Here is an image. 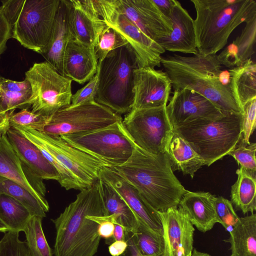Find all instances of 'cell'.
I'll list each match as a JSON object with an SVG mask.
<instances>
[{"label":"cell","mask_w":256,"mask_h":256,"mask_svg":"<svg viewBox=\"0 0 256 256\" xmlns=\"http://www.w3.org/2000/svg\"><path fill=\"white\" fill-rule=\"evenodd\" d=\"M134 144L126 162L108 167L134 187L156 211L178 207L186 190L174 174L166 152L152 154Z\"/></svg>","instance_id":"obj_1"},{"label":"cell","mask_w":256,"mask_h":256,"mask_svg":"<svg viewBox=\"0 0 256 256\" xmlns=\"http://www.w3.org/2000/svg\"><path fill=\"white\" fill-rule=\"evenodd\" d=\"M106 216L98 180L84 188L64 212L52 220L56 230L55 256H94L101 237L98 224L88 216Z\"/></svg>","instance_id":"obj_2"},{"label":"cell","mask_w":256,"mask_h":256,"mask_svg":"<svg viewBox=\"0 0 256 256\" xmlns=\"http://www.w3.org/2000/svg\"><path fill=\"white\" fill-rule=\"evenodd\" d=\"M161 64L174 90L194 91L224 112L242 114L231 94L228 70H222L218 55L174 54L162 58Z\"/></svg>","instance_id":"obj_3"},{"label":"cell","mask_w":256,"mask_h":256,"mask_svg":"<svg viewBox=\"0 0 256 256\" xmlns=\"http://www.w3.org/2000/svg\"><path fill=\"white\" fill-rule=\"evenodd\" d=\"M198 52L214 55L227 44L232 32L256 16L254 0H191Z\"/></svg>","instance_id":"obj_4"},{"label":"cell","mask_w":256,"mask_h":256,"mask_svg":"<svg viewBox=\"0 0 256 256\" xmlns=\"http://www.w3.org/2000/svg\"><path fill=\"white\" fill-rule=\"evenodd\" d=\"M140 68L128 43L109 52L98 62V88L94 100L120 116L128 114L134 101V70Z\"/></svg>","instance_id":"obj_5"},{"label":"cell","mask_w":256,"mask_h":256,"mask_svg":"<svg viewBox=\"0 0 256 256\" xmlns=\"http://www.w3.org/2000/svg\"><path fill=\"white\" fill-rule=\"evenodd\" d=\"M242 114L226 112L216 120L198 119L174 130L202 158L212 164L228 155L241 139Z\"/></svg>","instance_id":"obj_6"},{"label":"cell","mask_w":256,"mask_h":256,"mask_svg":"<svg viewBox=\"0 0 256 256\" xmlns=\"http://www.w3.org/2000/svg\"><path fill=\"white\" fill-rule=\"evenodd\" d=\"M42 152L58 161L74 176L82 189L92 186L99 178L104 162L68 144L60 136H53L29 126L10 124Z\"/></svg>","instance_id":"obj_7"},{"label":"cell","mask_w":256,"mask_h":256,"mask_svg":"<svg viewBox=\"0 0 256 256\" xmlns=\"http://www.w3.org/2000/svg\"><path fill=\"white\" fill-rule=\"evenodd\" d=\"M122 121L108 126L60 137L72 146L83 152L107 165H120L132 154L134 141Z\"/></svg>","instance_id":"obj_8"},{"label":"cell","mask_w":256,"mask_h":256,"mask_svg":"<svg viewBox=\"0 0 256 256\" xmlns=\"http://www.w3.org/2000/svg\"><path fill=\"white\" fill-rule=\"evenodd\" d=\"M122 120L120 116L94 101L62 108L29 126L51 136H60L104 128Z\"/></svg>","instance_id":"obj_9"},{"label":"cell","mask_w":256,"mask_h":256,"mask_svg":"<svg viewBox=\"0 0 256 256\" xmlns=\"http://www.w3.org/2000/svg\"><path fill=\"white\" fill-rule=\"evenodd\" d=\"M60 0H25L12 28V38L42 55L46 52Z\"/></svg>","instance_id":"obj_10"},{"label":"cell","mask_w":256,"mask_h":256,"mask_svg":"<svg viewBox=\"0 0 256 256\" xmlns=\"http://www.w3.org/2000/svg\"><path fill=\"white\" fill-rule=\"evenodd\" d=\"M24 79L32 89V112L48 117L70 106L72 80L59 74L46 61L34 63L26 72Z\"/></svg>","instance_id":"obj_11"},{"label":"cell","mask_w":256,"mask_h":256,"mask_svg":"<svg viewBox=\"0 0 256 256\" xmlns=\"http://www.w3.org/2000/svg\"><path fill=\"white\" fill-rule=\"evenodd\" d=\"M166 106L131 110L122 121L134 142L152 154L166 152L174 134Z\"/></svg>","instance_id":"obj_12"},{"label":"cell","mask_w":256,"mask_h":256,"mask_svg":"<svg viewBox=\"0 0 256 256\" xmlns=\"http://www.w3.org/2000/svg\"><path fill=\"white\" fill-rule=\"evenodd\" d=\"M96 11L105 24L122 35L136 52L140 68H154L161 65V54L165 52L156 42L145 35L112 0H92Z\"/></svg>","instance_id":"obj_13"},{"label":"cell","mask_w":256,"mask_h":256,"mask_svg":"<svg viewBox=\"0 0 256 256\" xmlns=\"http://www.w3.org/2000/svg\"><path fill=\"white\" fill-rule=\"evenodd\" d=\"M116 8L145 35L156 42L170 34L172 24L152 0H112Z\"/></svg>","instance_id":"obj_14"},{"label":"cell","mask_w":256,"mask_h":256,"mask_svg":"<svg viewBox=\"0 0 256 256\" xmlns=\"http://www.w3.org/2000/svg\"><path fill=\"white\" fill-rule=\"evenodd\" d=\"M166 110L174 130L198 119H218L226 113L205 97L187 89L174 90Z\"/></svg>","instance_id":"obj_15"},{"label":"cell","mask_w":256,"mask_h":256,"mask_svg":"<svg viewBox=\"0 0 256 256\" xmlns=\"http://www.w3.org/2000/svg\"><path fill=\"white\" fill-rule=\"evenodd\" d=\"M166 74L150 67L134 70V101L132 110L166 106L172 92Z\"/></svg>","instance_id":"obj_16"},{"label":"cell","mask_w":256,"mask_h":256,"mask_svg":"<svg viewBox=\"0 0 256 256\" xmlns=\"http://www.w3.org/2000/svg\"><path fill=\"white\" fill-rule=\"evenodd\" d=\"M0 176L23 186L40 201L46 212H48L50 206L46 198L44 180L34 174L20 159L6 133L0 136Z\"/></svg>","instance_id":"obj_17"},{"label":"cell","mask_w":256,"mask_h":256,"mask_svg":"<svg viewBox=\"0 0 256 256\" xmlns=\"http://www.w3.org/2000/svg\"><path fill=\"white\" fill-rule=\"evenodd\" d=\"M164 242V256H190L194 228L182 210L172 208L158 212Z\"/></svg>","instance_id":"obj_18"},{"label":"cell","mask_w":256,"mask_h":256,"mask_svg":"<svg viewBox=\"0 0 256 256\" xmlns=\"http://www.w3.org/2000/svg\"><path fill=\"white\" fill-rule=\"evenodd\" d=\"M99 178L110 185L120 196L134 212L138 222L162 234L158 212L146 202L134 187L108 166H104L100 170Z\"/></svg>","instance_id":"obj_19"},{"label":"cell","mask_w":256,"mask_h":256,"mask_svg":"<svg viewBox=\"0 0 256 256\" xmlns=\"http://www.w3.org/2000/svg\"><path fill=\"white\" fill-rule=\"evenodd\" d=\"M69 22L72 39L94 48L107 25L94 8L92 0H69Z\"/></svg>","instance_id":"obj_20"},{"label":"cell","mask_w":256,"mask_h":256,"mask_svg":"<svg viewBox=\"0 0 256 256\" xmlns=\"http://www.w3.org/2000/svg\"><path fill=\"white\" fill-rule=\"evenodd\" d=\"M168 18L172 22V31L156 43L165 50L193 54L198 52L194 19L178 1L175 0Z\"/></svg>","instance_id":"obj_21"},{"label":"cell","mask_w":256,"mask_h":256,"mask_svg":"<svg viewBox=\"0 0 256 256\" xmlns=\"http://www.w3.org/2000/svg\"><path fill=\"white\" fill-rule=\"evenodd\" d=\"M94 48L72 39L66 46L63 60L64 76L79 84L91 80L98 70Z\"/></svg>","instance_id":"obj_22"},{"label":"cell","mask_w":256,"mask_h":256,"mask_svg":"<svg viewBox=\"0 0 256 256\" xmlns=\"http://www.w3.org/2000/svg\"><path fill=\"white\" fill-rule=\"evenodd\" d=\"M6 134L20 159L34 174L42 180L58 181L56 169L36 146L10 126Z\"/></svg>","instance_id":"obj_23"},{"label":"cell","mask_w":256,"mask_h":256,"mask_svg":"<svg viewBox=\"0 0 256 256\" xmlns=\"http://www.w3.org/2000/svg\"><path fill=\"white\" fill-rule=\"evenodd\" d=\"M214 197L208 192L186 190L178 206L182 210L193 226L206 232L218 223L214 208Z\"/></svg>","instance_id":"obj_24"},{"label":"cell","mask_w":256,"mask_h":256,"mask_svg":"<svg viewBox=\"0 0 256 256\" xmlns=\"http://www.w3.org/2000/svg\"><path fill=\"white\" fill-rule=\"evenodd\" d=\"M69 6V0H60L48 47L42 55L46 61L63 76L64 56L68 43L72 39Z\"/></svg>","instance_id":"obj_25"},{"label":"cell","mask_w":256,"mask_h":256,"mask_svg":"<svg viewBox=\"0 0 256 256\" xmlns=\"http://www.w3.org/2000/svg\"><path fill=\"white\" fill-rule=\"evenodd\" d=\"M245 24L241 34L218 55L220 64L229 69L242 65L256 52V16Z\"/></svg>","instance_id":"obj_26"},{"label":"cell","mask_w":256,"mask_h":256,"mask_svg":"<svg viewBox=\"0 0 256 256\" xmlns=\"http://www.w3.org/2000/svg\"><path fill=\"white\" fill-rule=\"evenodd\" d=\"M229 87L232 96L242 113L243 108L256 98V64L252 58L242 65L230 68Z\"/></svg>","instance_id":"obj_27"},{"label":"cell","mask_w":256,"mask_h":256,"mask_svg":"<svg viewBox=\"0 0 256 256\" xmlns=\"http://www.w3.org/2000/svg\"><path fill=\"white\" fill-rule=\"evenodd\" d=\"M166 152L173 172H182L192 178L198 170L205 165L202 158L174 130Z\"/></svg>","instance_id":"obj_28"},{"label":"cell","mask_w":256,"mask_h":256,"mask_svg":"<svg viewBox=\"0 0 256 256\" xmlns=\"http://www.w3.org/2000/svg\"><path fill=\"white\" fill-rule=\"evenodd\" d=\"M224 241L230 244L231 256H256V214L240 217Z\"/></svg>","instance_id":"obj_29"},{"label":"cell","mask_w":256,"mask_h":256,"mask_svg":"<svg viewBox=\"0 0 256 256\" xmlns=\"http://www.w3.org/2000/svg\"><path fill=\"white\" fill-rule=\"evenodd\" d=\"M102 197L106 216L114 215L118 224L125 232L135 233L138 227V220L120 196L108 184L100 178Z\"/></svg>","instance_id":"obj_30"},{"label":"cell","mask_w":256,"mask_h":256,"mask_svg":"<svg viewBox=\"0 0 256 256\" xmlns=\"http://www.w3.org/2000/svg\"><path fill=\"white\" fill-rule=\"evenodd\" d=\"M0 101L2 112L11 113L16 109H28L32 103V92L26 79L15 81L0 78Z\"/></svg>","instance_id":"obj_31"},{"label":"cell","mask_w":256,"mask_h":256,"mask_svg":"<svg viewBox=\"0 0 256 256\" xmlns=\"http://www.w3.org/2000/svg\"><path fill=\"white\" fill-rule=\"evenodd\" d=\"M237 180L232 186L231 202L236 210L244 214L256 210V176L240 167L237 170Z\"/></svg>","instance_id":"obj_32"},{"label":"cell","mask_w":256,"mask_h":256,"mask_svg":"<svg viewBox=\"0 0 256 256\" xmlns=\"http://www.w3.org/2000/svg\"><path fill=\"white\" fill-rule=\"evenodd\" d=\"M31 216L26 207L16 199L0 194V220L8 230L23 232Z\"/></svg>","instance_id":"obj_33"},{"label":"cell","mask_w":256,"mask_h":256,"mask_svg":"<svg viewBox=\"0 0 256 256\" xmlns=\"http://www.w3.org/2000/svg\"><path fill=\"white\" fill-rule=\"evenodd\" d=\"M0 194L14 198L28 210L32 216L42 218L46 212L40 201L30 192L18 184L0 176Z\"/></svg>","instance_id":"obj_34"},{"label":"cell","mask_w":256,"mask_h":256,"mask_svg":"<svg viewBox=\"0 0 256 256\" xmlns=\"http://www.w3.org/2000/svg\"><path fill=\"white\" fill-rule=\"evenodd\" d=\"M139 222L136 232L132 234L136 246L142 256H162L164 251L163 234Z\"/></svg>","instance_id":"obj_35"},{"label":"cell","mask_w":256,"mask_h":256,"mask_svg":"<svg viewBox=\"0 0 256 256\" xmlns=\"http://www.w3.org/2000/svg\"><path fill=\"white\" fill-rule=\"evenodd\" d=\"M42 219L32 216L23 230L30 256H52L42 230Z\"/></svg>","instance_id":"obj_36"},{"label":"cell","mask_w":256,"mask_h":256,"mask_svg":"<svg viewBox=\"0 0 256 256\" xmlns=\"http://www.w3.org/2000/svg\"><path fill=\"white\" fill-rule=\"evenodd\" d=\"M127 44L128 42L122 35L107 26L99 36L94 48L98 62H101L109 52Z\"/></svg>","instance_id":"obj_37"},{"label":"cell","mask_w":256,"mask_h":256,"mask_svg":"<svg viewBox=\"0 0 256 256\" xmlns=\"http://www.w3.org/2000/svg\"><path fill=\"white\" fill-rule=\"evenodd\" d=\"M256 144H247L242 140V138L235 148L228 154L233 157L240 167L255 174H256Z\"/></svg>","instance_id":"obj_38"},{"label":"cell","mask_w":256,"mask_h":256,"mask_svg":"<svg viewBox=\"0 0 256 256\" xmlns=\"http://www.w3.org/2000/svg\"><path fill=\"white\" fill-rule=\"evenodd\" d=\"M0 240V256H30L26 241L19 239V232L8 230Z\"/></svg>","instance_id":"obj_39"},{"label":"cell","mask_w":256,"mask_h":256,"mask_svg":"<svg viewBox=\"0 0 256 256\" xmlns=\"http://www.w3.org/2000/svg\"><path fill=\"white\" fill-rule=\"evenodd\" d=\"M214 204L218 223L230 232L240 218L233 205L230 200L222 196L214 197Z\"/></svg>","instance_id":"obj_40"},{"label":"cell","mask_w":256,"mask_h":256,"mask_svg":"<svg viewBox=\"0 0 256 256\" xmlns=\"http://www.w3.org/2000/svg\"><path fill=\"white\" fill-rule=\"evenodd\" d=\"M256 126V98L248 102L243 108L242 116V140L250 144V139Z\"/></svg>","instance_id":"obj_41"},{"label":"cell","mask_w":256,"mask_h":256,"mask_svg":"<svg viewBox=\"0 0 256 256\" xmlns=\"http://www.w3.org/2000/svg\"><path fill=\"white\" fill-rule=\"evenodd\" d=\"M98 74L97 72L85 86L78 90L71 98L70 106H76L85 102H94L98 88Z\"/></svg>","instance_id":"obj_42"},{"label":"cell","mask_w":256,"mask_h":256,"mask_svg":"<svg viewBox=\"0 0 256 256\" xmlns=\"http://www.w3.org/2000/svg\"><path fill=\"white\" fill-rule=\"evenodd\" d=\"M46 118L26 108L17 112L9 113L10 124L20 126H31L44 120Z\"/></svg>","instance_id":"obj_43"},{"label":"cell","mask_w":256,"mask_h":256,"mask_svg":"<svg viewBox=\"0 0 256 256\" xmlns=\"http://www.w3.org/2000/svg\"><path fill=\"white\" fill-rule=\"evenodd\" d=\"M88 217L98 224V232L100 236L106 240L112 236L114 224H118L117 218L114 215L92 216Z\"/></svg>","instance_id":"obj_44"},{"label":"cell","mask_w":256,"mask_h":256,"mask_svg":"<svg viewBox=\"0 0 256 256\" xmlns=\"http://www.w3.org/2000/svg\"><path fill=\"white\" fill-rule=\"evenodd\" d=\"M25 0H1L4 14L12 28L16 22L22 10Z\"/></svg>","instance_id":"obj_45"},{"label":"cell","mask_w":256,"mask_h":256,"mask_svg":"<svg viewBox=\"0 0 256 256\" xmlns=\"http://www.w3.org/2000/svg\"><path fill=\"white\" fill-rule=\"evenodd\" d=\"M12 38V26L6 16L2 7L0 6V56L6 48V43Z\"/></svg>","instance_id":"obj_46"},{"label":"cell","mask_w":256,"mask_h":256,"mask_svg":"<svg viewBox=\"0 0 256 256\" xmlns=\"http://www.w3.org/2000/svg\"><path fill=\"white\" fill-rule=\"evenodd\" d=\"M125 236L128 246L124 253L120 256H142L136 246L132 233L125 232Z\"/></svg>","instance_id":"obj_47"},{"label":"cell","mask_w":256,"mask_h":256,"mask_svg":"<svg viewBox=\"0 0 256 256\" xmlns=\"http://www.w3.org/2000/svg\"><path fill=\"white\" fill-rule=\"evenodd\" d=\"M128 244L126 240H116L110 244L108 252L112 256H120L126 251Z\"/></svg>","instance_id":"obj_48"},{"label":"cell","mask_w":256,"mask_h":256,"mask_svg":"<svg viewBox=\"0 0 256 256\" xmlns=\"http://www.w3.org/2000/svg\"><path fill=\"white\" fill-rule=\"evenodd\" d=\"M160 12L168 18L174 4L175 0H152Z\"/></svg>","instance_id":"obj_49"},{"label":"cell","mask_w":256,"mask_h":256,"mask_svg":"<svg viewBox=\"0 0 256 256\" xmlns=\"http://www.w3.org/2000/svg\"><path fill=\"white\" fill-rule=\"evenodd\" d=\"M114 228L112 236L106 239V242L111 244L116 240H126L125 230L124 227L120 224H114Z\"/></svg>","instance_id":"obj_50"},{"label":"cell","mask_w":256,"mask_h":256,"mask_svg":"<svg viewBox=\"0 0 256 256\" xmlns=\"http://www.w3.org/2000/svg\"><path fill=\"white\" fill-rule=\"evenodd\" d=\"M10 128L9 113H0V136L6 133Z\"/></svg>","instance_id":"obj_51"},{"label":"cell","mask_w":256,"mask_h":256,"mask_svg":"<svg viewBox=\"0 0 256 256\" xmlns=\"http://www.w3.org/2000/svg\"><path fill=\"white\" fill-rule=\"evenodd\" d=\"M190 256H212L208 253L200 252L196 248H193Z\"/></svg>","instance_id":"obj_52"},{"label":"cell","mask_w":256,"mask_h":256,"mask_svg":"<svg viewBox=\"0 0 256 256\" xmlns=\"http://www.w3.org/2000/svg\"><path fill=\"white\" fill-rule=\"evenodd\" d=\"M8 230V228L0 220V232L4 233Z\"/></svg>","instance_id":"obj_53"},{"label":"cell","mask_w":256,"mask_h":256,"mask_svg":"<svg viewBox=\"0 0 256 256\" xmlns=\"http://www.w3.org/2000/svg\"><path fill=\"white\" fill-rule=\"evenodd\" d=\"M2 112V110H1V108H0V113Z\"/></svg>","instance_id":"obj_54"},{"label":"cell","mask_w":256,"mask_h":256,"mask_svg":"<svg viewBox=\"0 0 256 256\" xmlns=\"http://www.w3.org/2000/svg\"><path fill=\"white\" fill-rule=\"evenodd\" d=\"M94 256H95V255H94Z\"/></svg>","instance_id":"obj_55"},{"label":"cell","mask_w":256,"mask_h":256,"mask_svg":"<svg viewBox=\"0 0 256 256\" xmlns=\"http://www.w3.org/2000/svg\"></svg>","instance_id":"obj_56"},{"label":"cell","mask_w":256,"mask_h":256,"mask_svg":"<svg viewBox=\"0 0 256 256\" xmlns=\"http://www.w3.org/2000/svg\"></svg>","instance_id":"obj_57"}]
</instances>
